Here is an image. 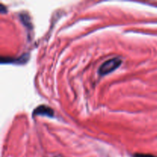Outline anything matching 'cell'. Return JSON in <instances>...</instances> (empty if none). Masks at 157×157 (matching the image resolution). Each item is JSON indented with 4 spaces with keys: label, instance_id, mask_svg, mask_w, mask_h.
<instances>
[{
    "label": "cell",
    "instance_id": "1",
    "mask_svg": "<svg viewBox=\"0 0 157 157\" xmlns=\"http://www.w3.org/2000/svg\"><path fill=\"white\" fill-rule=\"evenodd\" d=\"M121 64H122V60L121 58H111V59L105 61V62L101 64L98 72H99V74L101 75H108V74L111 73L113 71L116 70L117 68H118L121 66Z\"/></svg>",
    "mask_w": 157,
    "mask_h": 157
},
{
    "label": "cell",
    "instance_id": "2",
    "mask_svg": "<svg viewBox=\"0 0 157 157\" xmlns=\"http://www.w3.org/2000/svg\"><path fill=\"white\" fill-rule=\"evenodd\" d=\"M34 114L43 115V116L52 117L54 115V112L51 107H47L45 105H41L37 107L34 111Z\"/></svg>",
    "mask_w": 157,
    "mask_h": 157
},
{
    "label": "cell",
    "instance_id": "3",
    "mask_svg": "<svg viewBox=\"0 0 157 157\" xmlns=\"http://www.w3.org/2000/svg\"><path fill=\"white\" fill-rule=\"evenodd\" d=\"M134 157H156L154 156H151V155H136V156H134Z\"/></svg>",
    "mask_w": 157,
    "mask_h": 157
}]
</instances>
